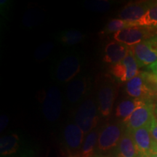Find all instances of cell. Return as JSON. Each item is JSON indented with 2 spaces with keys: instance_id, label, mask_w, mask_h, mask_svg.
<instances>
[{
  "instance_id": "obj_1",
  "label": "cell",
  "mask_w": 157,
  "mask_h": 157,
  "mask_svg": "<svg viewBox=\"0 0 157 157\" xmlns=\"http://www.w3.org/2000/svg\"><path fill=\"white\" fill-rule=\"evenodd\" d=\"M82 56L76 51L60 52L52 62L51 78L58 83H68L78 76L83 66Z\"/></svg>"
},
{
  "instance_id": "obj_2",
  "label": "cell",
  "mask_w": 157,
  "mask_h": 157,
  "mask_svg": "<svg viewBox=\"0 0 157 157\" xmlns=\"http://www.w3.org/2000/svg\"><path fill=\"white\" fill-rule=\"evenodd\" d=\"M99 114L96 100L93 97H87L78 105L74 113V121L87 135L97 128Z\"/></svg>"
},
{
  "instance_id": "obj_3",
  "label": "cell",
  "mask_w": 157,
  "mask_h": 157,
  "mask_svg": "<svg viewBox=\"0 0 157 157\" xmlns=\"http://www.w3.org/2000/svg\"><path fill=\"white\" fill-rule=\"evenodd\" d=\"M118 95V84L110 76L103 78L98 89L96 102L99 113L102 117L111 116L114 102Z\"/></svg>"
},
{
  "instance_id": "obj_4",
  "label": "cell",
  "mask_w": 157,
  "mask_h": 157,
  "mask_svg": "<svg viewBox=\"0 0 157 157\" xmlns=\"http://www.w3.org/2000/svg\"><path fill=\"white\" fill-rule=\"evenodd\" d=\"M126 127L121 121L108 123L102 127L98 136L97 151L105 154L114 151L120 142Z\"/></svg>"
},
{
  "instance_id": "obj_5",
  "label": "cell",
  "mask_w": 157,
  "mask_h": 157,
  "mask_svg": "<svg viewBox=\"0 0 157 157\" xmlns=\"http://www.w3.org/2000/svg\"><path fill=\"white\" fill-rule=\"evenodd\" d=\"M63 101L60 89L51 86L44 92L42 102V111L45 119L54 122L58 120L62 113Z\"/></svg>"
},
{
  "instance_id": "obj_6",
  "label": "cell",
  "mask_w": 157,
  "mask_h": 157,
  "mask_svg": "<svg viewBox=\"0 0 157 157\" xmlns=\"http://www.w3.org/2000/svg\"><path fill=\"white\" fill-rule=\"evenodd\" d=\"M125 91L130 98H139L155 103L157 101V94L151 87L145 75V71L129 80L125 85Z\"/></svg>"
},
{
  "instance_id": "obj_7",
  "label": "cell",
  "mask_w": 157,
  "mask_h": 157,
  "mask_svg": "<svg viewBox=\"0 0 157 157\" xmlns=\"http://www.w3.org/2000/svg\"><path fill=\"white\" fill-rule=\"evenodd\" d=\"M157 34V29L143 26H133L123 29L113 34V39L129 47L148 40Z\"/></svg>"
},
{
  "instance_id": "obj_8",
  "label": "cell",
  "mask_w": 157,
  "mask_h": 157,
  "mask_svg": "<svg viewBox=\"0 0 157 157\" xmlns=\"http://www.w3.org/2000/svg\"><path fill=\"white\" fill-rule=\"evenodd\" d=\"M84 140V133L75 122L68 123L63 131V145L67 157L78 156Z\"/></svg>"
},
{
  "instance_id": "obj_9",
  "label": "cell",
  "mask_w": 157,
  "mask_h": 157,
  "mask_svg": "<svg viewBox=\"0 0 157 157\" xmlns=\"http://www.w3.org/2000/svg\"><path fill=\"white\" fill-rule=\"evenodd\" d=\"M90 90V78L78 76L69 82L66 89V100L70 106L79 105L88 95Z\"/></svg>"
},
{
  "instance_id": "obj_10",
  "label": "cell",
  "mask_w": 157,
  "mask_h": 157,
  "mask_svg": "<svg viewBox=\"0 0 157 157\" xmlns=\"http://www.w3.org/2000/svg\"><path fill=\"white\" fill-rule=\"evenodd\" d=\"M130 50L139 68L150 66L157 60V34L148 40L130 47Z\"/></svg>"
},
{
  "instance_id": "obj_11",
  "label": "cell",
  "mask_w": 157,
  "mask_h": 157,
  "mask_svg": "<svg viewBox=\"0 0 157 157\" xmlns=\"http://www.w3.org/2000/svg\"><path fill=\"white\" fill-rule=\"evenodd\" d=\"M155 105L152 102H147L137 108L123 122L126 129L133 131L151 125L154 116Z\"/></svg>"
},
{
  "instance_id": "obj_12",
  "label": "cell",
  "mask_w": 157,
  "mask_h": 157,
  "mask_svg": "<svg viewBox=\"0 0 157 157\" xmlns=\"http://www.w3.org/2000/svg\"><path fill=\"white\" fill-rule=\"evenodd\" d=\"M111 74L121 82H127L140 74L138 63L131 50L122 61L113 65Z\"/></svg>"
},
{
  "instance_id": "obj_13",
  "label": "cell",
  "mask_w": 157,
  "mask_h": 157,
  "mask_svg": "<svg viewBox=\"0 0 157 157\" xmlns=\"http://www.w3.org/2000/svg\"><path fill=\"white\" fill-rule=\"evenodd\" d=\"M153 1H137L129 2L124 6L117 15V18L137 22L147 13Z\"/></svg>"
},
{
  "instance_id": "obj_14",
  "label": "cell",
  "mask_w": 157,
  "mask_h": 157,
  "mask_svg": "<svg viewBox=\"0 0 157 157\" xmlns=\"http://www.w3.org/2000/svg\"><path fill=\"white\" fill-rule=\"evenodd\" d=\"M150 127H143L142 128L130 131L133 140L138 151L139 157H150L154 140L150 132Z\"/></svg>"
},
{
  "instance_id": "obj_15",
  "label": "cell",
  "mask_w": 157,
  "mask_h": 157,
  "mask_svg": "<svg viewBox=\"0 0 157 157\" xmlns=\"http://www.w3.org/2000/svg\"><path fill=\"white\" fill-rule=\"evenodd\" d=\"M129 51L130 47L117 41H111L104 49L103 61L109 64H117L128 56Z\"/></svg>"
},
{
  "instance_id": "obj_16",
  "label": "cell",
  "mask_w": 157,
  "mask_h": 157,
  "mask_svg": "<svg viewBox=\"0 0 157 157\" xmlns=\"http://www.w3.org/2000/svg\"><path fill=\"white\" fill-rule=\"evenodd\" d=\"M147 102L150 101L134 98H124L121 100L116 107V117L119 119L121 122H124L137 108L144 105Z\"/></svg>"
},
{
  "instance_id": "obj_17",
  "label": "cell",
  "mask_w": 157,
  "mask_h": 157,
  "mask_svg": "<svg viewBox=\"0 0 157 157\" xmlns=\"http://www.w3.org/2000/svg\"><path fill=\"white\" fill-rule=\"evenodd\" d=\"M114 157H139L132 133L125 129L120 142L114 150Z\"/></svg>"
},
{
  "instance_id": "obj_18",
  "label": "cell",
  "mask_w": 157,
  "mask_h": 157,
  "mask_svg": "<svg viewBox=\"0 0 157 157\" xmlns=\"http://www.w3.org/2000/svg\"><path fill=\"white\" fill-rule=\"evenodd\" d=\"M21 146V137L16 133H11L2 137L0 140V153L2 156L16 154Z\"/></svg>"
},
{
  "instance_id": "obj_19",
  "label": "cell",
  "mask_w": 157,
  "mask_h": 157,
  "mask_svg": "<svg viewBox=\"0 0 157 157\" xmlns=\"http://www.w3.org/2000/svg\"><path fill=\"white\" fill-rule=\"evenodd\" d=\"M100 130L101 129L97 127L85 135L83 145L77 157H95Z\"/></svg>"
},
{
  "instance_id": "obj_20",
  "label": "cell",
  "mask_w": 157,
  "mask_h": 157,
  "mask_svg": "<svg viewBox=\"0 0 157 157\" xmlns=\"http://www.w3.org/2000/svg\"><path fill=\"white\" fill-rule=\"evenodd\" d=\"M56 39L57 42L63 46H73L84 41L85 35L76 29H66L59 32Z\"/></svg>"
},
{
  "instance_id": "obj_21",
  "label": "cell",
  "mask_w": 157,
  "mask_h": 157,
  "mask_svg": "<svg viewBox=\"0 0 157 157\" xmlns=\"http://www.w3.org/2000/svg\"><path fill=\"white\" fill-rule=\"evenodd\" d=\"M133 26H136L135 22H129L119 18H113L106 23V25L100 32V35L107 36L111 34H116L123 29Z\"/></svg>"
},
{
  "instance_id": "obj_22",
  "label": "cell",
  "mask_w": 157,
  "mask_h": 157,
  "mask_svg": "<svg viewBox=\"0 0 157 157\" xmlns=\"http://www.w3.org/2000/svg\"><path fill=\"white\" fill-rule=\"evenodd\" d=\"M135 23L136 26L157 29V1H153L151 6L147 13Z\"/></svg>"
},
{
  "instance_id": "obj_23",
  "label": "cell",
  "mask_w": 157,
  "mask_h": 157,
  "mask_svg": "<svg viewBox=\"0 0 157 157\" xmlns=\"http://www.w3.org/2000/svg\"><path fill=\"white\" fill-rule=\"evenodd\" d=\"M42 20V14L38 10L31 9L26 11L23 17V25L26 28H32Z\"/></svg>"
},
{
  "instance_id": "obj_24",
  "label": "cell",
  "mask_w": 157,
  "mask_h": 157,
  "mask_svg": "<svg viewBox=\"0 0 157 157\" xmlns=\"http://www.w3.org/2000/svg\"><path fill=\"white\" fill-rule=\"evenodd\" d=\"M55 47L54 43L48 42L39 45L34 52V58L36 61H42L50 56Z\"/></svg>"
},
{
  "instance_id": "obj_25",
  "label": "cell",
  "mask_w": 157,
  "mask_h": 157,
  "mask_svg": "<svg viewBox=\"0 0 157 157\" xmlns=\"http://www.w3.org/2000/svg\"><path fill=\"white\" fill-rule=\"evenodd\" d=\"M84 6H85L86 8L91 11L104 13V12L109 10L111 7V3L109 1L96 0V1L85 2Z\"/></svg>"
},
{
  "instance_id": "obj_26",
  "label": "cell",
  "mask_w": 157,
  "mask_h": 157,
  "mask_svg": "<svg viewBox=\"0 0 157 157\" xmlns=\"http://www.w3.org/2000/svg\"><path fill=\"white\" fill-rule=\"evenodd\" d=\"M150 132L152 139L155 142L157 143V104L155 105L154 116V118H153L151 124Z\"/></svg>"
},
{
  "instance_id": "obj_27",
  "label": "cell",
  "mask_w": 157,
  "mask_h": 157,
  "mask_svg": "<svg viewBox=\"0 0 157 157\" xmlns=\"http://www.w3.org/2000/svg\"><path fill=\"white\" fill-rule=\"evenodd\" d=\"M145 75L148 82L157 94V75L149 71H145Z\"/></svg>"
},
{
  "instance_id": "obj_28",
  "label": "cell",
  "mask_w": 157,
  "mask_h": 157,
  "mask_svg": "<svg viewBox=\"0 0 157 157\" xmlns=\"http://www.w3.org/2000/svg\"><path fill=\"white\" fill-rule=\"evenodd\" d=\"M9 121V117L5 114H2L0 118V127H1V131L2 132L5 127H7Z\"/></svg>"
},
{
  "instance_id": "obj_29",
  "label": "cell",
  "mask_w": 157,
  "mask_h": 157,
  "mask_svg": "<svg viewBox=\"0 0 157 157\" xmlns=\"http://www.w3.org/2000/svg\"><path fill=\"white\" fill-rule=\"evenodd\" d=\"M148 69L149 72L157 75V60L156 62H154V63H152L151 65H150V66H148Z\"/></svg>"
},
{
  "instance_id": "obj_30",
  "label": "cell",
  "mask_w": 157,
  "mask_h": 157,
  "mask_svg": "<svg viewBox=\"0 0 157 157\" xmlns=\"http://www.w3.org/2000/svg\"><path fill=\"white\" fill-rule=\"evenodd\" d=\"M150 157H157V143L154 140Z\"/></svg>"
},
{
  "instance_id": "obj_31",
  "label": "cell",
  "mask_w": 157,
  "mask_h": 157,
  "mask_svg": "<svg viewBox=\"0 0 157 157\" xmlns=\"http://www.w3.org/2000/svg\"><path fill=\"white\" fill-rule=\"evenodd\" d=\"M95 157H111L108 156H103V155H95Z\"/></svg>"
},
{
  "instance_id": "obj_32",
  "label": "cell",
  "mask_w": 157,
  "mask_h": 157,
  "mask_svg": "<svg viewBox=\"0 0 157 157\" xmlns=\"http://www.w3.org/2000/svg\"><path fill=\"white\" fill-rule=\"evenodd\" d=\"M70 157H76V156H70Z\"/></svg>"
}]
</instances>
